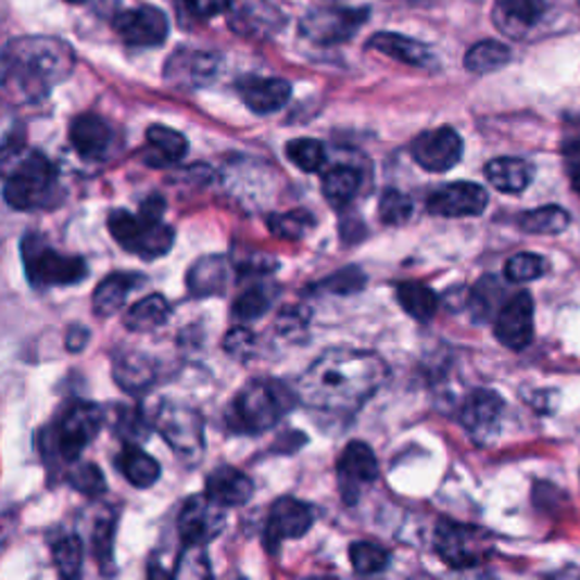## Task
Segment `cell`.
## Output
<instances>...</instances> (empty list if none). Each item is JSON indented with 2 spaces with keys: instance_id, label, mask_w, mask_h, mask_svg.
I'll use <instances>...</instances> for the list:
<instances>
[{
  "instance_id": "1",
  "label": "cell",
  "mask_w": 580,
  "mask_h": 580,
  "mask_svg": "<svg viewBox=\"0 0 580 580\" xmlns=\"http://www.w3.org/2000/svg\"><path fill=\"white\" fill-rule=\"evenodd\" d=\"M388 375V365L379 354L336 348L306 367L295 392L298 400L315 413L350 417L375 398Z\"/></svg>"
},
{
  "instance_id": "2",
  "label": "cell",
  "mask_w": 580,
  "mask_h": 580,
  "mask_svg": "<svg viewBox=\"0 0 580 580\" xmlns=\"http://www.w3.org/2000/svg\"><path fill=\"white\" fill-rule=\"evenodd\" d=\"M0 66L3 89L18 102H33L66 80L73 73L75 55L60 39L25 37L5 48Z\"/></svg>"
},
{
  "instance_id": "3",
  "label": "cell",
  "mask_w": 580,
  "mask_h": 580,
  "mask_svg": "<svg viewBox=\"0 0 580 580\" xmlns=\"http://www.w3.org/2000/svg\"><path fill=\"white\" fill-rule=\"evenodd\" d=\"M0 175L5 177V200L12 209L35 211L52 204L58 171L43 152L28 150L21 137L0 146Z\"/></svg>"
},
{
  "instance_id": "4",
  "label": "cell",
  "mask_w": 580,
  "mask_h": 580,
  "mask_svg": "<svg viewBox=\"0 0 580 580\" xmlns=\"http://www.w3.org/2000/svg\"><path fill=\"white\" fill-rule=\"evenodd\" d=\"M298 392L275 379L250 381L236 394L227 411V427L234 433L259 436L277 427L286 413L298 406Z\"/></svg>"
},
{
  "instance_id": "5",
  "label": "cell",
  "mask_w": 580,
  "mask_h": 580,
  "mask_svg": "<svg viewBox=\"0 0 580 580\" xmlns=\"http://www.w3.org/2000/svg\"><path fill=\"white\" fill-rule=\"evenodd\" d=\"M164 198L150 196L137 216L125 209L112 211L108 227L123 250L143 259H160L168 254L175 243V231L164 223Z\"/></svg>"
},
{
  "instance_id": "6",
  "label": "cell",
  "mask_w": 580,
  "mask_h": 580,
  "mask_svg": "<svg viewBox=\"0 0 580 580\" xmlns=\"http://www.w3.org/2000/svg\"><path fill=\"white\" fill-rule=\"evenodd\" d=\"M21 254L28 281L39 290L73 286L87 277L85 259L62 254L39 234L25 236L21 243Z\"/></svg>"
},
{
  "instance_id": "7",
  "label": "cell",
  "mask_w": 580,
  "mask_h": 580,
  "mask_svg": "<svg viewBox=\"0 0 580 580\" xmlns=\"http://www.w3.org/2000/svg\"><path fill=\"white\" fill-rule=\"evenodd\" d=\"M154 429L173 446V452L184 461L196 463L204 452V419L202 415L177 402H164L152 417Z\"/></svg>"
},
{
  "instance_id": "8",
  "label": "cell",
  "mask_w": 580,
  "mask_h": 580,
  "mask_svg": "<svg viewBox=\"0 0 580 580\" xmlns=\"http://www.w3.org/2000/svg\"><path fill=\"white\" fill-rule=\"evenodd\" d=\"M436 551L450 567L469 569L483 565L490 553V540L481 529H474V526L440 521L436 531Z\"/></svg>"
},
{
  "instance_id": "9",
  "label": "cell",
  "mask_w": 580,
  "mask_h": 580,
  "mask_svg": "<svg viewBox=\"0 0 580 580\" xmlns=\"http://www.w3.org/2000/svg\"><path fill=\"white\" fill-rule=\"evenodd\" d=\"M104 415L96 404L75 402L58 421L55 427V452L64 461L80 458V454L96 440L102 429Z\"/></svg>"
},
{
  "instance_id": "10",
  "label": "cell",
  "mask_w": 580,
  "mask_h": 580,
  "mask_svg": "<svg viewBox=\"0 0 580 580\" xmlns=\"http://www.w3.org/2000/svg\"><path fill=\"white\" fill-rule=\"evenodd\" d=\"M367 21L365 8H323L311 10L302 23L300 33L306 41L318 46H338L350 41L361 25Z\"/></svg>"
},
{
  "instance_id": "11",
  "label": "cell",
  "mask_w": 580,
  "mask_h": 580,
  "mask_svg": "<svg viewBox=\"0 0 580 580\" xmlns=\"http://www.w3.org/2000/svg\"><path fill=\"white\" fill-rule=\"evenodd\" d=\"M379 477L375 452L365 442H350L338 461V490L348 506L358 504L363 492Z\"/></svg>"
},
{
  "instance_id": "12",
  "label": "cell",
  "mask_w": 580,
  "mask_h": 580,
  "mask_svg": "<svg viewBox=\"0 0 580 580\" xmlns=\"http://www.w3.org/2000/svg\"><path fill=\"white\" fill-rule=\"evenodd\" d=\"M225 508L216 504L214 499H209L206 494H196L187 499V504L181 506L177 526H179V538L184 544H209L214 538H218L225 529Z\"/></svg>"
},
{
  "instance_id": "13",
  "label": "cell",
  "mask_w": 580,
  "mask_h": 580,
  "mask_svg": "<svg viewBox=\"0 0 580 580\" xmlns=\"http://www.w3.org/2000/svg\"><path fill=\"white\" fill-rule=\"evenodd\" d=\"M533 298L529 293H517L499 306L494 315V336L501 345L519 352L533 342Z\"/></svg>"
},
{
  "instance_id": "14",
  "label": "cell",
  "mask_w": 580,
  "mask_h": 580,
  "mask_svg": "<svg viewBox=\"0 0 580 580\" xmlns=\"http://www.w3.org/2000/svg\"><path fill=\"white\" fill-rule=\"evenodd\" d=\"M413 160L429 173L452 171L463 156V139L452 127L425 131L411 143Z\"/></svg>"
},
{
  "instance_id": "15",
  "label": "cell",
  "mask_w": 580,
  "mask_h": 580,
  "mask_svg": "<svg viewBox=\"0 0 580 580\" xmlns=\"http://www.w3.org/2000/svg\"><path fill=\"white\" fill-rule=\"evenodd\" d=\"M488 206V193L481 184L474 181H456L436 191L427 209L433 216L442 218H467V216H481Z\"/></svg>"
},
{
  "instance_id": "16",
  "label": "cell",
  "mask_w": 580,
  "mask_h": 580,
  "mask_svg": "<svg viewBox=\"0 0 580 580\" xmlns=\"http://www.w3.org/2000/svg\"><path fill=\"white\" fill-rule=\"evenodd\" d=\"M114 28L127 46H162L168 39V18L156 8L127 10L114 18Z\"/></svg>"
},
{
  "instance_id": "17",
  "label": "cell",
  "mask_w": 580,
  "mask_h": 580,
  "mask_svg": "<svg viewBox=\"0 0 580 580\" xmlns=\"http://www.w3.org/2000/svg\"><path fill=\"white\" fill-rule=\"evenodd\" d=\"M313 526V510L308 504L293 496L275 501L266 526V546L275 553L283 540H295L308 533Z\"/></svg>"
},
{
  "instance_id": "18",
  "label": "cell",
  "mask_w": 580,
  "mask_h": 580,
  "mask_svg": "<svg viewBox=\"0 0 580 580\" xmlns=\"http://www.w3.org/2000/svg\"><path fill=\"white\" fill-rule=\"evenodd\" d=\"M501 413H504V402H501L499 394L479 388L465 400L461 408V425L469 436L486 440L496 431Z\"/></svg>"
},
{
  "instance_id": "19",
  "label": "cell",
  "mask_w": 580,
  "mask_h": 580,
  "mask_svg": "<svg viewBox=\"0 0 580 580\" xmlns=\"http://www.w3.org/2000/svg\"><path fill=\"white\" fill-rule=\"evenodd\" d=\"M283 25V16L268 0H236L231 28L245 37H270Z\"/></svg>"
},
{
  "instance_id": "20",
  "label": "cell",
  "mask_w": 580,
  "mask_h": 580,
  "mask_svg": "<svg viewBox=\"0 0 580 580\" xmlns=\"http://www.w3.org/2000/svg\"><path fill=\"white\" fill-rule=\"evenodd\" d=\"M71 143L89 162H100L110 154L112 127L98 114H83L71 123Z\"/></svg>"
},
{
  "instance_id": "21",
  "label": "cell",
  "mask_w": 580,
  "mask_h": 580,
  "mask_svg": "<svg viewBox=\"0 0 580 580\" xmlns=\"http://www.w3.org/2000/svg\"><path fill=\"white\" fill-rule=\"evenodd\" d=\"M220 60L202 50H179L171 58L166 75L181 87H204L214 80Z\"/></svg>"
},
{
  "instance_id": "22",
  "label": "cell",
  "mask_w": 580,
  "mask_h": 580,
  "mask_svg": "<svg viewBox=\"0 0 580 580\" xmlns=\"http://www.w3.org/2000/svg\"><path fill=\"white\" fill-rule=\"evenodd\" d=\"M231 279H234L231 261L220 254H211L193 263L187 283H189L191 295L196 298H216L225 293Z\"/></svg>"
},
{
  "instance_id": "23",
  "label": "cell",
  "mask_w": 580,
  "mask_h": 580,
  "mask_svg": "<svg viewBox=\"0 0 580 580\" xmlns=\"http://www.w3.org/2000/svg\"><path fill=\"white\" fill-rule=\"evenodd\" d=\"M239 93L254 114H275L290 100V85L281 77H245L239 83Z\"/></svg>"
},
{
  "instance_id": "24",
  "label": "cell",
  "mask_w": 580,
  "mask_h": 580,
  "mask_svg": "<svg viewBox=\"0 0 580 580\" xmlns=\"http://www.w3.org/2000/svg\"><path fill=\"white\" fill-rule=\"evenodd\" d=\"M254 494V483L248 474L234 467H218L206 479V496L214 499L223 508L245 506Z\"/></svg>"
},
{
  "instance_id": "25",
  "label": "cell",
  "mask_w": 580,
  "mask_h": 580,
  "mask_svg": "<svg viewBox=\"0 0 580 580\" xmlns=\"http://www.w3.org/2000/svg\"><path fill=\"white\" fill-rule=\"evenodd\" d=\"M544 14V0H496L494 23L508 37L517 39L529 33Z\"/></svg>"
},
{
  "instance_id": "26",
  "label": "cell",
  "mask_w": 580,
  "mask_h": 580,
  "mask_svg": "<svg viewBox=\"0 0 580 580\" xmlns=\"http://www.w3.org/2000/svg\"><path fill=\"white\" fill-rule=\"evenodd\" d=\"M367 46L377 52H383V55H388L392 60L415 66V68H429L436 62L433 52L425 43L408 39L404 35L377 33L370 41H367Z\"/></svg>"
},
{
  "instance_id": "27",
  "label": "cell",
  "mask_w": 580,
  "mask_h": 580,
  "mask_svg": "<svg viewBox=\"0 0 580 580\" xmlns=\"http://www.w3.org/2000/svg\"><path fill=\"white\" fill-rule=\"evenodd\" d=\"M114 379L131 394H141L154 386L156 365L139 352H125L114 361Z\"/></svg>"
},
{
  "instance_id": "28",
  "label": "cell",
  "mask_w": 580,
  "mask_h": 580,
  "mask_svg": "<svg viewBox=\"0 0 580 580\" xmlns=\"http://www.w3.org/2000/svg\"><path fill=\"white\" fill-rule=\"evenodd\" d=\"M141 283H143V277L125 275V273H116V275H110L108 279H102L93 293V313L98 315V318H110V315L118 313L125 306L131 290Z\"/></svg>"
},
{
  "instance_id": "29",
  "label": "cell",
  "mask_w": 580,
  "mask_h": 580,
  "mask_svg": "<svg viewBox=\"0 0 580 580\" xmlns=\"http://www.w3.org/2000/svg\"><path fill=\"white\" fill-rule=\"evenodd\" d=\"M146 137H148V162L152 166L177 164L184 160V154L189 150L187 137L164 125H152Z\"/></svg>"
},
{
  "instance_id": "30",
  "label": "cell",
  "mask_w": 580,
  "mask_h": 580,
  "mask_svg": "<svg viewBox=\"0 0 580 580\" xmlns=\"http://www.w3.org/2000/svg\"><path fill=\"white\" fill-rule=\"evenodd\" d=\"M486 177L501 193H521L533 179L531 166L517 156H499L486 166Z\"/></svg>"
},
{
  "instance_id": "31",
  "label": "cell",
  "mask_w": 580,
  "mask_h": 580,
  "mask_svg": "<svg viewBox=\"0 0 580 580\" xmlns=\"http://www.w3.org/2000/svg\"><path fill=\"white\" fill-rule=\"evenodd\" d=\"M121 471L123 477L135 486V488H152L162 477V467L152 456H148L141 446L137 444H125V450L121 454Z\"/></svg>"
},
{
  "instance_id": "32",
  "label": "cell",
  "mask_w": 580,
  "mask_h": 580,
  "mask_svg": "<svg viewBox=\"0 0 580 580\" xmlns=\"http://www.w3.org/2000/svg\"><path fill=\"white\" fill-rule=\"evenodd\" d=\"M171 318V304L164 295H148L131 306L125 315V327L135 333L154 331Z\"/></svg>"
},
{
  "instance_id": "33",
  "label": "cell",
  "mask_w": 580,
  "mask_h": 580,
  "mask_svg": "<svg viewBox=\"0 0 580 580\" xmlns=\"http://www.w3.org/2000/svg\"><path fill=\"white\" fill-rule=\"evenodd\" d=\"M398 302L417 323H429L438 313V295L427 283L419 281L398 283Z\"/></svg>"
},
{
  "instance_id": "34",
  "label": "cell",
  "mask_w": 580,
  "mask_h": 580,
  "mask_svg": "<svg viewBox=\"0 0 580 580\" xmlns=\"http://www.w3.org/2000/svg\"><path fill=\"white\" fill-rule=\"evenodd\" d=\"M510 62V48L504 46L501 41L494 39H486L474 43L467 55H465V66L467 71L477 73V75H486V73H494L501 66H506Z\"/></svg>"
},
{
  "instance_id": "35",
  "label": "cell",
  "mask_w": 580,
  "mask_h": 580,
  "mask_svg": "<svg viewBox=\"0 0 580 580\" xmlns=\"http://www.w3.org/2000/svg\"><path fill=\"white\" fill-rule=\"evenodd\" d=\"M571 218L565 209L556 204H546L533 211H526L519 218V227L529 234H542V236H556L563 234L569 227Z\"/></svg>"
},
{
  "instance_id": "36",
  "label": "cell",
  "mask_w": 580,
  "mask_h": 580,
  "mask_svg": "<svg viewBox=\"0 0 580 580\" xmlns=\"http://www.w3.org/2000/svg\"><path fill=\"white\" fill-rule=\"evenodd\" d=\"M361 175L352 166H336L323 177V193L331 206H345L358 191Z\"/></svg>"
},
{
  "instance_id": "37",
  "label": "cell",
  "mask_w": 580,
  "mask_h": 580,
  "mask_svg": "<svg viewBox=\"0 0 580 580\" xmlns=\"http://www.w3.org/2000/svg\"><path fill=\"white\" fill-rule=\"evenodd\" d=\"M315 227V218L304 209L286 211V214H275L268 218V229L283 241H300L308 236Z\"/></svg>"
},
{
  "instance_id": "38",
  "label": "cell",
  "mask_w": 580,
  "mask_h": 580,
  "mask_svg": "<svg viewBox=\"0 0 580 580\" xmlns=\"http://www.w3.org/2000/svg\"><path fill=\"white\" fill-rule=\"evenodd\" d=\"M275 302V290L268 286H252L236 298L234 302V318L241 323H252L259 320L263 313L270 308Z\"/></svg>"
},
{
  "instance_id": "39",
  "label": "cell",
  "mask_w": 580,
  "mask_h": 580,
  "mask_svg": "<svg viewBox=\"0 0 580 580\" xmlns=\"http://www.w3.org/2000/svg\"><path fill=\"white\" fill-rule=\"evenodd\" d=\"M499 300H501V283L494 277H486L483 281H479L469 295V311L474 315V320L477 323L492 320L499 306L504 304Z\"/></svg>"
},
{
  "instance_id": "40",
  "label": "cell",
  "mask_w": 580,
  "mask_h": 580,
  "mask_svg": "<svg viewBox=\"0 0 580 580\" xmlns=\"http://www.w3.org/2000/svg\"><path fill=\"white\" fill-rule=\"evenodd\" d=\"M288 160L304 173H318L327 162V150L318 139H295L286 146Z\"/></svg>"
},
{
  "instance_id": "41",
  "label": "cell",
  "mask_w": 580,
  "mask_h": 580,
  "mask_svg": "<svg viewBox=\"0 0 580 580\" xmlns=\"http://www.w3.org/2000/svg\"><path fill=\"white\" fill-rule=\"evenodd\" d=\"M52 558H55L58 571L64 578H77L85 563V544L77 535H66L52 546Z\"/></svg>"
},
{
  "instance_id": "42",
  "label": "cell",
  "mask_w": 580,
  "mask_h": 580,
  "mask_svg": "<svg viewBox=\"0 0 580 580\" xmlns=\"http://www.w3.org/2000/svg\"><path fill=\"white\" fill-rule=\"evenodd\" d=\"M549 270V261L540 254H531V252H521L508 259L506 263V277L513 283H529L535 281L540 277H544V273Z\"/></svg>"
},
{
  "instance_id": "43",
  "label": "cell",
  "mask_w": 580,
  "mask_h": 580,
  "mask_svg": "<svg viewBox=\"0 0 580 580\" xmlns=\"http://www.w3.org/2000/svg\"><path fill=\"white\" fill-rule=\"evenodd\" d=\"M350 560H352V567L358 573H365V576L381 573L390 565L388 551L381 549L379 544H370V542H356V544H352V549H350Z\"/></svg>"
},
{
  "instance_id": "44",
  "label": "cell",
  "mask_w": 580,
  "mask_h": 580,
  "mask_svg": "<svg viewBox=\"0 0 580 580\" xmlns=\"http://www.w3.org/2000/svg\"><path fill=\"white\" fill-rule=\"evenodd\" d=\"M71 486L85 494V496H102L104 492H108V481H104V474L100 471L98 465L93 463H85V465H77L73 471H71Z\"/></svg>"
},
{
  "instance_id": "45",
  "label": "cell",
  "mask_w": 580,
  "mask_h": 580,
  "mask_svg": "<svg viewBox=\"0 0 580 580\" xmlns=\"http://www.w3.org/2000/svg\"><path fill=\"white\" fill-rule=\"evenodd\" d=\"M413 214V202L406 193L386 191L379 202V216L386 225H404Z\"/></svg>"
},
{
  "instance_id": "46",
  "label": "cell",
  "mask_w": 580,
  "mask_h": 580,
  "mask_svg": "<svg viewBox=\"0 0 580 580\" xmlns=\"http://www.w3.org/2000/svg\"><path fill=\"white\" fill-rule=\"evenodd\" d=\"M114 533H116V521L114 519H104L93 535V553L98 558V565L104 573L114 571Z\"/></svg>"
},
{
  "instance_id": "47",
  "label": "cell",
  "mask_w": 580,
  "mask_h": 580,
  "mask_svg": "<svg viewBox=\"0 0 580 580\" xmlns=\"http://www.w3.org/2000/svg\"><path fill=\"white\" fill-rule=\"evenodd\" d=\"M175 573L181 578H206V576H211L204 546L184 544V553H181Z\"/></svg>"
},
{
  "instance_id": "48",
  "label": "cell",
  "mask_w": 580,
  "mask_h": 580,
  "mask_svg": "<svg viewBox=\"0 0 580 580\" xmlns=\"http://www.w3.org/2000/svg\"><path fill=\"white\" fill-rule=\"evenodd\" d=\"M254 348H256L254 333L250 329H245V327L231 329L227 333V338H225V350L234 358H250L254 354Z\"/></svg>"
},
{
  "instance_id": "49",
  "label": "cell",
  "mask_w": 580,
  "mask_h": 580,
  "mask_svg": "<svg viewBox=\"0 0 580 580\" xmlns=\"http://www.w3.org/2000/svg\"><path fill=\"white\" fill-rule=\"evenodd\" d=\"M308 325V311L304 306H288L277 320V329L286 338H298Z\"/></svg>"
},
{
  "instance_id": "50",
  "label": "cell",
  "mask_w": 580,
  "mask_h": 580,
  "mask_svg": "<svg viewBox=\"0 0 580 580\" xmlns=\"http://www.w3.org/2000/svg\"><path fill=\"white\" fill-rule=\"evenodd\" d=\"M363 275L358 268H348L342 273H336L325 281V286L331 290V293H356V290L363 286Z\"/></svg>"
},
{
  "instance_id": "51",
  "label": "cell",
  "mask_w": 580,
  "mask_h": 580,
  "mask_svg": "<svg viewBox=\"0 0 580 580\" xmlns=\"http://www.w3.org/2000/svg\"><path fill=\"white\" fill-rule=\"evenodd\" d=\"M231 0H187V8L198 18H214L229 10Z\"/></svg>"
},
{
  "instance_id": "52",
  "label": "cell",
  "mask_w": 580,
  "mask_h": 580,
  "mask_svg": "<svg viewBox=\"0 0 580 580\" xmlns=\"http://www.w3.org/2000/svg\"><path fill=\"white\" fill-rule=\"evenodd\" d=\"M567 154V173L571 179V189L580 196V141H573L565 148Z\"/></svg>"
},
{
  "instance_id": "53",
  "label": "cell",
  "mask_w": 580,
  "mask_h": 580,
  "mask_svg": "<svg viewBox=\"0 0 580 580\" xmlns=\"http://www.w3.org/2000/svg\"><path fill=\"white\" fill-rule=\"evenodd\" d=\"M87 338H89V333H87V329H83V327H73L71 329V333H68V350H73V352H80L83 348H85V342H87Z\"/></svg>"
},
{
  "instance_id": "54",
  "label": "cell",
  "mask_w": 580,
  "mask_h": 580,
  "mask_svg": "<svg viewBox=\"0 0 580 580\" xmlns=\"http://www.w3.org/2000/svg\"><path fill=\"white\" fill-rule=\"evenodd\" d=\"M5 542H8V529H5L3 524H0V549L5 546Z\"/></svg>"
},
{
  "instance_id": "55",
  "label": "cell",
  "mask_w": 580,
  "mask_h": 580,
  "mask_svg": "<svg viewBox=\"0 0 580 580\" xmlns=\"http://www.w3.org/2000/svg\"><path fill=\"white\" fill-rule=\"evenodd\" d=\"M66 3H73V5H80V3H87V0H66Z\"/></svg>"
}]
</instances>
